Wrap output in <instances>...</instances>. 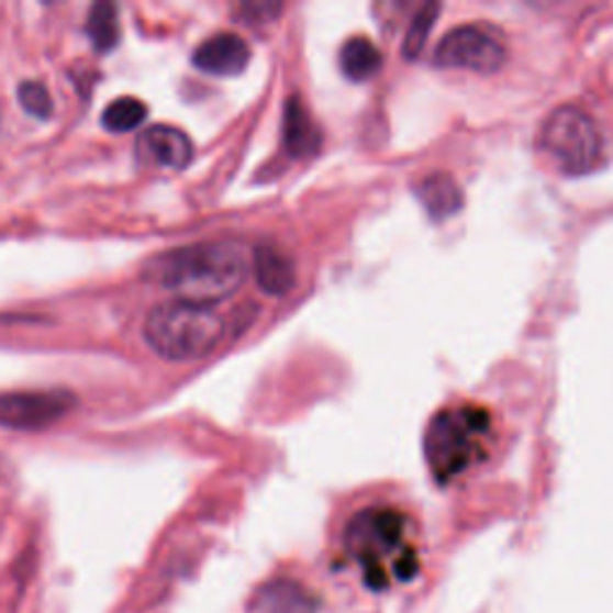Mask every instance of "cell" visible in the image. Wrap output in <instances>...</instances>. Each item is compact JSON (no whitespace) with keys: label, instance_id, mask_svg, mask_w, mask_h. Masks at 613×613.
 Instances as JSON below:
<instances>
[{"label":"cell","instance_id":"cell-6","mask_svg":"<svg viewBox=\"0 0 613 613\" xmlns=\"http://www.w3.org/2000/svg\"><path fill=\"white\" fill-rule=\"evenodd\" d=\"M503 58L505 48L501 38L479 24L456 26L434 48V63L442 68L494 73L503 65Z\"/></svg>","mask_w":613,"mask_h":613},{"label":"cell","instance_id":"cell-11","mask_svg":"<svg viewBox=\"0 0 613 613\" xmlns=\"http://www.w3.org/2000/svg\"><path fill=\"white\" fill-rule=\"evenodd\" d=\"M283 142L292 156L316 154L322 146V132L306 113L304 103L298 97H290L283 109Z\"/></svg>","mask_w":613,"mask_h":613},{"label":"cell","instance_id":"cell-14","mask_svg":"<svg viewBox=\"0 0 613 613\" xmlns=\"http://www.w3.org/2000/svg\"><path fill=\"white\" fill-rule=\"evenodd\" d=\"M341 70L353 82H365L381 70V51L367 36H353L341 48Z\"/></svg>","mask_w":613,"mask_h":613},{"label":"cell","instance_id":"cell-2","mask_svg":"<svg viewBox=\"0 0 613 613\" xmlns=\"http://www.w3.org/2000/svg\"><path fill=\"white\" fill-rule=\"evenodd\" d=\"M225 331L223 316L211 304L168 302L158 304L144 322L149 348L170 363H192L219 348Z\"/></svg>","mask_w":613,"mask_h":613},{"label":"cell","instance_id":"cell-13","mask_svg":"<svg viewBox=\"0 0 613 613\" xmlns=\"http://www.w3.org/2000/svg\"><path fill=\"white\" fill-rule=\"evenodd\" d=\"M257 613H314V599L302 584L278 580L259 592Z\"/></svg>","mask_w":613,"mask_h":613},{"label":"cell","instance_id":"cell-1","mask_svg":"<svg viewBox=\"0 0 613 613\" xmlns=\"http://www.w3.org/2000/svg\"><path fill=\"white\" fill-rule=\"evenodd\" d=\"M247 271V249L235 239L176 247L144 264L146 281L197 304L231 298L245 283Z\"/></svg>","mask_w":613,"mask_h":613},{"label":"cell","instance_id":"cell-4","mask_svg":"<svg viewBox=\"0 0 613 613\" xmlns=\"http://www.w3.org/2000/svg\"><path fill=\"white\" fill-rule=\"evenodd\" d=\"M542 146L558 166L576 176L592 170L602 156V137L594 120L576 105H561L544 120Z\"/></svg>","mask_w":613,"mask_h":613},{"label":"cell","instance_id":"cell-3","mask_svg":"<svg viewBox=\"0 0 613 613\" xmlns=\"http://www.w3.org/2000/svg\"><path fill=\"white\" fill-rule=\"evenodd\" d=\"M487 410L460 405L442 410L426 426L424 456L438 482H448L479 458L489 432Z\"/></svg>","mask_w":613,"mask_h":613},{"label":"cell","instance_id":"cell-15","mask_svg":"<svg viewBox=\"0 0 613 613\" xmlns=\"http://www.w3.org/2000/svg\"><path fill=\"white\" fill-rule=\"evenodd\" d=\"M87 34L97 51L109 53L120 42V22L118 10L113 3H97L91 5L87 18Z\"/></svg>","mask_w":613,"mask_h":613},{"label":"cell","instance_id":"cell-16","mask_svg":"<svg viewBox=\"0 0 613 613\" xmlns=\"http://www.w3.org/2000/svg\"><path fill=\"white\" fill-rule=\"evenodd\" d=\"M144 118L146 105L135 97H123L105 105L101 123L109 132H132L144 123Z\"/></svg>","mask_w":613,"mask_h":613},{"label":"cell","instance_id":"cell-7","mask_svg":"<svg viewBox=\"0 0 613 613\" xmlns=\"http://www.w3.org/2000/svg\"><path fill=\"white\" fill-rule=\"evenodd\" d=\"M68 391H15L0 395V426L15 432H36L56 424L75 408Z\"/></svg>","mask_w":613,"mask_h":613},{"label":"cell","instance_id":"cell-17","mask_svg":"<svg viewBox=\"0 0 613 613\" xmlns=\"http://www.w3.org/2000/svg\"><path fill=\"white\" fill-rule=\"evenodd\" d=\"M438 10H442L438 8V3H426L417 10V15H415V20H412L410 30L405 34V42H403V56L408 60H415L422 53L426 38H430V32L434 30Z\"/></svg>","mask_w":613,"mask_h":613},{"label":"cell","instance_id":"cell-12","mask_svg":"<svg viewBox=\"0 0 613 613\" xmlns=\"http://www.w3.org/2000/svg\"><path fill=\"white\" fill-rule=\"evenodd\" d=\"M417 197L434 221H444L453 213H458L462 207V192L458 182L446 176V172H434V176L424 178L417 185Z\"/></svg>","mask_w":613,"mask_h":613},{"label":"cell","instance_id":"cell-9","mask_svg":"<svg viewBox=\"0 0 613 613\" xmlns=\"http://www.w3.org/2000/svg\"><path fill=\"white\" fill-rule=\"evenodd\" d=\"M249 58H252V51L245 38L231 32H223V34L209 36L207 42L194 51L192 63L194 68H199L202 73L233 77L247 68Z\"/></svg>","mask_w":613,"mask_h":613},{"label":"cell","instance_id":"cell-10","mask_svg":"<svg viewBox=\"0 0 613 613\" xmlns=\"http://www.w3.org/2000/svg\"><path fill=\"white\" fill-rule=\"evenodd\" d=\"M252 271H255L257 286L266 296H288V292L298 283L296 264L278 247L264 245L255 249L252 257Z\"/></svg>","mask_w":613,"mask_h":613},{"label":"cell","instance_id":"cell-5","mask_svg":"<svg viewBox=\"0 0 613 613\" xmlns=\"http://www.w3.org/2000/svg\"><path fill=\"white\" fill-rule=\"evenodd\" d=\"M405 517L393 509H367L357 513L348 532H345V544L350 554L365 566V578L369 588H386V572H383V556L393 554L403 542Z\"/></svg>","mask_w":613,"mask_h":613},{"label":"cell","instance_id":"cell-8","mask_svg":"<svg viewBox=\"0 0 613 613\" xmlns=\"http://www.w3.org/2000/svg\"><path fill=\"white\" fill-rule=\"evenodd\" d=\"M137 154L146 164L180 170L192 161L194 144L178 127L152 125L137 137Z\"/></svg>","mask_w":613,"mask_h":613},{"label":"cell","instance_id":"cell-18","mask_svg":"<svg viewBox=\"0 0 613 613\" xmlns=\"http://www.w3.org/2000/svg\"><path fill=\"white\" fill-rule=\"evenodd\" d=\"M18 99L22 109L34 118L46 120L53 113V99L42 82H22L18 89Z\"/></svg>","mask_w":613,"mask_h":613}]
</instances>
